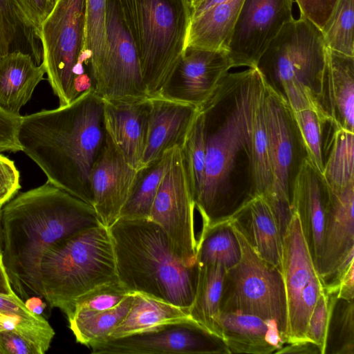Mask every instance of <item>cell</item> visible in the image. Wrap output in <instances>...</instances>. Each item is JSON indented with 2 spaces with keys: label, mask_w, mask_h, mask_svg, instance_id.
I'll return each instance as SVG.
<instances>
[{
  "label": "cell",
  "mask_w": 354,
  "mask_h": 354,
  "mask_svg": "<svg viewBox=\"0 0 354 354\" xmlns=\"http://www.w3.org/2000/svg\"><path fill=\"white\" fill-rule=\"evenodd\" d=\"M118 281L109 229L103 225L62 239L46 252L40 267L43 299L66 316L73 301L91 289Z\"/></svg>",
  "instance_id": "cell-6"
},
{
  "label": "cell",
  "mask_w": 354,
  "mask_h": 354,
  "mask_svg": "<svg viewBox=\"0 0 354 354\" xmlns=\"http://www.w3.org/2000/svg\"><path fill=\"white\" fill-rule=\"evenodd\" d=\"M172 149L137 170L120 218H149L158 189L170 162Z\"/></svg>",
  "instance_id": "cell-28"
},
{
  "label": "cell",
  "mask_w": 354,
  "mask_h": 354,
  "mask_svg": "<svg viewBox=\"0 0 354 354\" xmlns=\"http://www.w3.org/2000/svg\"><path fill=\"white\" fill-rule=\"evenodd\" d=\"M234 229L241 256L236 265L225 271L220 311L274 320L287 343L288 306L282 272L262 259Z\"/></svg>",
  "instance_id": "cell-8"
},
{
  "label": "cell",
  "mask_w": 354,
  "mask_h": 354,
  "mask_svg": "<svg viewBox=\"0 0 354 354\" xmlns=\"http://www.w3.org/2000/svg\"><path fill=\"white\" fill-rule=\"evenodd\" d=\"M195 208L182 151L176 147L158 189L149 219L164 230L174 254L186 266L197 264Z\"/></svg>",
  "instance_id": "cell-12"
},
{
  "label": "cell",
  "mask_w": 354,
  "mask_h": 354,
  "mask_svg": "<svg viewBox=\"0 0 354 354\" xmlns=\"http://www.w3.org/2000/svg\"><path fill=\"white\" fill-rule=\"evenodd\" d=\"M109 229L122 286L129 293L141 292L189 308L198 264L186 266L176 257L160 225L149 218L120 217Z\"/></svg>",
  "instance_id": "cell-4"
},
{
  "label": "cell",
  "mask_w": 354,
  "mask_h": 354,
  "mask_svg": "<svg viewBox=\"0 0 354 354\" xmlns=\"http://www.w3.org/2000/svg\"><path fill=\"white\" fill-rule=\"evenodd\" d=\"M150 109L143 166L167 151L181 147L199 113V108L159 95L149 97Z\"/></svg>",
  "instance_id": "cell-21"
},
{
  "label": "cell",
  "mask_w": 354,
  "mask_h": 354,
  "mask_svg": "<svg viewBox=\"0 0 354 354\" xmlns=\"http://www.w3.org/2000/svg\"><path fill=\"white\" fill-rule=\"evenodd\" d=\"M20 188L19 172L15 162L0 153V208L12 199Z\"/></svg>",
  "instance_id": "cell-46"
},
{
  "label": "cell",
  "mask_w": 354,
  "mask_h": 354,
  "mask_svg": "<svg viewBox=\"0 0 354 354\" xmlns=\"http://www.w3.org/2000/svg\"><path fill=\"white\" fill-rule=\"evenodd\" d=\"M0 315L15 318L32 326L46 327L50 324L41 315L31 312L25 302L15 293H0Z\"/></svg>",
  "instance_id": "cell-42"
},
{
  "label": "cell",
  "mask_w": 354,
  "mask_h": 354,
  "mask_svg": "<svg viewBox=\"0 0 354 354\" xmlns=\"http://www.w3.org/2000/svg\"><path fill=\"white\" fill-rule=\"evenodd\" d=\"M322 174L333 191L354 185V132L335 129Z\"/></svg>",
  "instance_id": "cell-33"
},
{
  "label": "cell",
  "mask_w": 354,
  "mask_h": 354,
  "mask_svg": "<svg viewBox=\"0 0 354 354\" xmlns=\"http://www.w3.org/2000/svg\"><path fill=\"white\" fill-rule=\"evenodd\" d=\"M354 0H340L329 21L322 30L326 47L354 57Z\"/></svg>",
  "instance_id": "cell-38"
},
{
  "label": "cell",
  "mask_w": 354,
  "mask_h": 354,
  "mask_svg": "<svg viewBox=\"0 0 354 354\" xmlns=\"http://www.w3.org/2000/svg\"><path fill=\"white\" fill-rule=\"evenodd\" d=\"M265 87L257 67L228 72L199 110L203 117L205 177L195 203L201 233L230 220L259 196L251 149V128L257 100Z\"/></svg>",
  "instance_id": "cell-1"
},
{
  "label": "cell",
  "mask_w": 354,
  "mask_h": 354,
  "mask_svg": "<svg viewBox=\"0 0 354 354\" xmlns=\"http://www.w3.org/2000/svg\"><path fill=\"white\" fill-rule=\"evenodd\" d=\"M326 294L329 317L324 354H354V299Z\"/></svg>",
  "instance_id": "cell-34"
},
{
  "label": "cell",
  "mask_w": 354,
  "mask_h": 354,
  "mask_svg": "<svg viewBox=\"0 0 354 354\" xmlns=\"http://www.w3.org/2000/svg\"><path fill=\"white\" fill-rule=\"evenodd\" d=\"M225 1L227 0H201L192 8V19L198 17L212 7Z\"/></svg>",
  "instance_id": "cell-49"
},
{
  "label": "cell",
  "mask_w": 354,
  "mask_h": 354,
  "mask_svg": "<svg viewBox=\"0 0 354 354\" xmlns=\"http://www.w3.org/2000/svg\"><path fill=\"white\" fill-rule=\"evenodd\" d=\"M21 26V32L31 48L35 62L41 61V25L53 6L48 0H12Z\"/></svg>",
  "instance_id": "cell-39"
},
{
  "label": "cell",
  "mask_w": 354,
  "mask_h": 354,
  "mask_svg": "<svg viewBox=\"0 0 354 354\" xmlns=\"http://www.w3.org/2000/svg\"><path fill=\"white\" fill-rule=\"evenodd\" d=\"M353 205L354 185L339 191L331 190L321 248L315 264L321 281L353 259Z\"/></svg>",
  "instance_id": "cell-18"
},
{
  "label": "cell",
  "mask_w": 354,
  "mask_h": 354,
  "mask_svg": "<svg viewBox=\"0 0 354 354\" xmlns=\"http://www.w3.org/2000/svg\"><path fill=\"white\" fill-rule=\"evenodd\" d=\"M330 200V187L322 173L308 158L295 183L292 207L299 216L314 264L319 253Z\"/></svg>",
  "instance_id": "cell-19"
},
{
  "label": "cell",
  "mask_w": 354,
  "mask_h": 354,
  "mask_svg": "<svg viewBox=\"0 0 354 354\" xmlns=\"http://www.w3.org/2000/svg\"><path fill=\"white\" fill-rule=\"evenodd\" d=\"M214 326L230 354L276 353L286 344L274 320L250 314L220 311L214 318Z\"/></svg>",
  "instance_id": "cell-23"
},
{
  "label": "cell",
  "mask_w": 354,
  "mask_h": 354,
  "mask_svg": "<svg viewBox=\"0 0 354 354\" xmlns=\"http://www.w3.org/2000/svg\"><path fill=\"white\" fill-rule=\"evenodd\" d=\"M106 53L92 78L93 91L103 100L149 97L142 80L137 49L120 0H106Z\"/></svg>",
  "instance_id": "cell-11"
},
{
  "label": "cell",
  "mask_w": 354,
  "mask_h": 354,
  "mask_svg": "<svg viewBox=\"0 0 354 354\" xmlns=\"http://www.w3.org/2000/svg\"><path fill=\"white\" fill-rule=\"evenodd\" d=\"M300 16L306 18L321 31L331 18L340 0H295Z\"/></svg>",
  "instance_id": "cell-44"
},
{
  "label": "cell",
  "mask_w": 354,
  "mask_h": 354,
  "mask_svg": "<svg viewBox=\"0 0 354 354\" xmlns=\"http://www.w3.org/2000/svg\"><path fill=\"white\" fill-rule=\"evenodd\" d=\"M13 292H15L12 289L8 274L3 263L2 251H0V293L11 294Z\"/></svg>",
  "instance_id": "cell-50"
},
{
  "label": "cell",
  "mask_w": 354,
  "mask_h": 354,
  "mask_svg": "<svg viewBox=\"0 0 354 354\" xmlns=\"http://www.w3.org/2000/svg\"><path fill=\"white\" fill-rule=\"evenodd\" d=\"M318 104L323 118L354 132V57L327 48Z\"/></svg>",
  "instance_id": "cell-22"
},
{
  "label": "cell",
  "mask_w": 354,
  "mask_h": 354,
  "mask_svg": "<svg viewBox=\"0 0 354 354\" xmlns=\"http://www.w3.org/2000/svg\"><path fill=\"white\" fill-rule=\"evenodd\" d=\"M129 294L118 281L100 285L77 298L72 304L66 317L81 310L111 309L120 304Z\"/></svg>",
  "instance_id": "cell-40"
},
{
  "label": "cell",
  "mask_w": 354,
  "mask_h": 354,
  "mask_svg": "<svg viewBox=\"0 0 354 354\" xmlns=\"http://www.w3.org/2000/svg\"><path fill=\"white\" fill-rule=\"evenodd\" d=\"M252 166L258 195L266 194L273 182L271 141L266 104V86L256 104L251 128Z\"/></svg>",
  "instance_id": "cell-29"
},
{
  "label": "cell",
  "mask_w": 354,
  "mask_h": 354,
  "mask_svg": "<svg viewBox=\"0 0 354 354\" xmlns=\"http://www.w3.org/2000/svg\"><path fill=\"white\" fill-rule=\"evenodd\" d=\"M281 272L288 306V342L304 294L321 281L295 212L283 235Z\"/></svg>",
  "instance_id": "cell-20"
},
{
  "label": "cell",
  "mask_w": 354,
  "mask_h": 354,
  "mask_svg": "<svg viewBox=\"0 0 354 354\" xmlns=\"http://www.w3.org/2000/svg\"><path fill=\"white\" fill-rule=\"evenodd\" d=\"M48 1L54 6L56 0H48Z\"/></svg>",
  "instance_id": "cell-54"
},
{
  "label": "cell",
  "mask_w": 354,
  "mask_h": 354,
  "mask_svg": "<svg viewBox=\"0 0 354 354\" xmlns=\"http://www.w3.org/2000/svg\"><path fill=\"white\" fill-rule=\"evenodd\" d=\"M266 104L273 182L270 190L262 196L283 236L295 212V183L303 164L309 158L292 109L267 86Z\"/></svg>",
  "instance_id": "cell-10"
},
{
  "label": "cell",
  "mask_w": 354,
  "mask_h": 354,
  "mask_svg": "<svg viewBox=\"0 0 354 354\" xmlns=\"http://www.w3.org/2000/svg\"><path fill=\"white\" fill-rule=\"evenodd\" d=\"M102 225L92 205L47 182L2 208V259L12 289L24 301L43 299L41 260L58 241Z\"/></svg>",
  "instance_id": "cell-2"
},
{
  "label": "cell",
  "mask_w": 354,
  "mask_h": 354,
  "mask_svg": "<svg viewBox=\"0 0 354 354\" xmlns=\"http://www.w3.org/2000/svg\"><path fill=\"white\" fill-rule=\"evenodd\" d=\"M197 264L196 289L189 307V315L192 319L216 334L214 318L220 312L226 269L218 264Z\"/></svg>",
  "instance_id": "cell-30"
},
{
  "label": "cell",
  "mask_w": 354,
  "mask_h": 354,
  "mask_svg": "<svg viewBox=\"0 0 354 354\" xmlns=\"http://www.w3.org/2000/svg\"><path fill=\"white\" fill-rule=\"evenodd\" d=\"M328 317V301L324 290L313 309L306 331V339L318 345L322 349V354L324 353Z\"/></svg>",
  "instance_id": "cell-41"
},
{
  "label": "cell",
  "mask_w": 354,
  "mask_h": 354,
  "mask_svg": "<svg viewBox=\"0 0 354 354\" xmlns=\"http://www.w3.org/2000/svg\"><path fill=\"white\" fill-rule=\"evenodd\" d=\"M44 73L43 64L28 53L13 50L0 57V107L19 115Z\"/></svg>",
  "instance_id": "cell-25"
},
{
  "label": "cell",
  "mask_w": 354,
  "mask_h": 354,
  "mask_svg": "<svg viewBox=\"0 0 354 354\" xmlns=\"http://www.w3.org/2000/svg\"><path fill=\"white\" fill-rule=\"evenodd\" d=\"M21 117L0 107V152L22 151L19 141Z\"/></svg>",
  "instance_id": "cell-45"
},
{
  "label": "cell",
  "mask_w": 354,
  "mask_h": 354,
  "mask_svg": "<svg viewBox=\"0 0 354 354\" xmlns=\"http://www.w3.org/2000/svg\"><path fill=\"white\" fill-rule=\"evenodd\" d=\"M232 68L225 50L186 46L157 95L199 108Z\"/></svg>",
  "instance_id": "cell-15"
},
{
  "label": "cell",
  "mask_w": 354,
  "mask_h": 354,
  "mask_svg": "<svg viewBox=\"0 0 354 354\" xmlns=\"http://www.w3.org/2000/svg\"><path fill=\"white\" fill-rule=\"evenodd\" d=\"M136 172L106 133L105 143L90 176L92 206L105 227H109L120 218Z\"/></svg>",
  "instance_id": "cell-16"
},
{
  "label": "cell",
  "mask_w": 354,
  "mask_h": 354,
  "mask_svg": "<svg viewBox=\"0 0 354 354\" xmlns=\"http://www.w3.org/2000/svg\"><path fill=\"white\" fill-rule=\"evenodd\" d=\"M106 0H86L84 56L91 80L97 73L106 53Z\"/></svg>",
  "instance_id": "cell-36"
},
{
  "label": "cell",
  "mask_w": 354,
  "mask_h": 354,
  "mask_svg": "<svg viewBox=\"0 0 354 354\" xmlns=\"http://www.w3.org/2000/svg\"><path fill=\"white\" fill-rule=\"evenodd\" d=\"M149 97L157 95L183 54L192 21L189 0H120Z\"/></svg>",
  "instance_id": "cell-7"
},
{
  "label": "cell",
  "mask_w": 354,
  "mask_h": 354,
  "mask_svg": "<svg viewBox=\"0 0 354 354\" xmlns=\"http://www.w3.org/2000/svg\"><path fill=\"white\" fill-rule=\"evenodd\" d=\"M103 100V99H102ZM106 132L124 160L133 169L143 167L147 141L149 97L103 100Z\"/></svg>",
  "instance_id": "cell-17"
},
{
  "label": "cell",
  "mask_w": 354,
  "mask_h": 354,
  "mask_svg": "<svg viewBox=\"0 0 354 354\" xmlns=\"http://www.w3.org/2000/svg\"><path fill=\"white\" fill-rule=\"evenodd\" d=\"M86 0H56L41 25V60L59 106L78 97L76 80L84 75Z\"/></svg>",
  "instance_id": "cell-9"
},
{
  "label": "cell",
  "mask_w": 354,
  "mask_h": 354,
  "mask_svg": "<svg viewBox=\"0 0 354 354\" xmlns=\"http://www.w3.org/2000/svg\"><path fill=\"white\" fill-rule=\"evenodd\" d=\"M0 354H38L37 350L18 333L0 328Z\"/></svg>",
  "instance_id": "cell-47"
},
{
  "label": "cell",
  "mask_w": 354,
  "mask_h": 354,
  "mask_svg": "<svg viewBox=\"0 0 354 354\" xmlns=\"http://www.w3.org/2000/svg\"><path fill=\"white\" fill-rule=\"evenodd\" d=\"M1 212L2 208H0V251H2Z\"/></svg>",
  "instance_id": "cell-52"
},
{
  "label": "cell",
  "mask_w": 354,
  "mask_h": 354,
  "mask_svg": "<svg viewBox=\"0 0 354 354\" xmlns=\"http://www.w3.org/2000/svg\"><path fill=\"white\" fill-rule=\"evenodd\" d=\"M292 0H243L227 48L233 68L256 67L283 27L292 20Z\"/></svg>",
  "instance_id": "cell-14"
},
{
  "label": "cell",
  "mask_w": 354,
  "mask_h": 354,
  "mask_svg": "<svg viewBox=\"0 0 354 354\" xmlns=\"http://www.w3.org/2000/svg\"><path fill=\"white\" fill-rule=\"evenodd\" d=\"M293 114L310 160L323 173L327 149L336 127L313 109L293 111Z\"/></svg>",
  "instance_id": "cell-35"
},
{
  "label": "cell",
  "mask_w": 354,
  "mask_h": 354,
  "mask_svg": "<svg viewBox=\"0 0 354 354\" xmlns=\"http://www.w3.org/2000/svg\"><path fill=\"white\" fill-rule=\"evenodd\" d=\"M326 55L322 32L300 16L283 27L256 67L266 86L292 111L310 109L321 115L318 100Z\"/></svg>",
  "instance_id": "cell-5"
},
{
  "label": "cell",
  "mask_w": 354,
  "mask_h": 354,
  "mask_svg": "<svg viewBox=\"0 0 354 354\" xmlns=\"http://www.w3.org/2000/svg\"><path fill=\"white\" fill-rule=\"evenodd\" d=\"M277 353L322 354V351L321 348L314 342L304 339L287 343L279 348Z\"/></svg>",
  "instance_id": "cell-48"
},
{
  "label": "cell",
  "mask_w": 354,
  "mask_h": 354,
  "mask_svg": "<svg viewBox=\"0 0 354 354\" xmlns=\"http://www.w3.org/2000/svg\"><path fill=\"white\" fill-rule=\"evenodd\" d=\"M230 221L262 259L281 271L283 236L262 195L250 201Z\"/></svg>",
  "instance_id": "cell-24"
},
{
  "label": "cell",
  "mask_w": 354,
  "mask_h": 354,
  "mask_svg": "<svg viewBox=\"0 0 354 354\" xmlns=\"http://www.w3.org/2000/svg\"><path fill=\"white\" fill-rule=\"evenodd\" d=\"M106 138L104 102L93 89L68 105L21 117L19 141L48 181L92 205L90 176Z\"/></svg>",
  "instance_id": "cell-3"
},
{
  "label": "cell",
  "mask_w": 354,
  "mask_h": 354,
  "mask_svg": "<svg viewBox=\"0 0 354 354\" xmlns=\"http://www.w3.org/2000/svg\"><path fill=\"white\" fill-rule=\"evenodd\" d=\"M20 31L21 26L12 0H0V57L12 51Z\"/></svg>",
  "instance_id": "cell-43"
},
{
  "label": "cell",
  "mask_w": 354,
  "mask_h": 354,
  "mask_svg": "<svg viewBox=\"0 0 354 354\" xmlns=\"http://www.w3.org/2000/svg\"><path fill=\"white\" fill-rule=\"evenodd\" d=\"M194 203L199 198L205 177V140L203 117L199 113L180 147Z\"/></svg>",
  "instance_id": "cell-37"
},
{
  "label": "cell",
  "mask_w": 354,
  "mask_h": 354,
  "mask_svg": "<svg viewBox=\"0 0 354 354\" xmlns=\"http://www.w3.org/2000/svg\"><path fill=\"white\" fill-rule=\"evenodd\" d=\"M131 308L122 322L109 337H120L136 333L153 326L190 317L189 308L141 293L133 292Z\"/></svg>",
  "instance_id": "cell-27"
},
{
  "label": "cell",
  "mask_w": 354,
  "mask_h": 354,
  "mask_svg": "<svg viewBox=\"0 0 354 354\" xmlns=\"http://www.w3.org/2000/svg\"><path fill=\"white\" fill-rule=\"evenodd\" d=\"M201 0H189L192 8L194 7Z\"/></svg>",
  "instance_id": "cell-53"
},
{
  "label": "cell",
  "mask_w": 354,
  "mask_h": 354,
  "mask_svg": "<svg viewBox=\"0 0 354 354\" xmlns=\"http://www.w3.org/2000/svg\"><path fill=\"white\" fill-rule=\"evenodd\" d=\"M41 299V298L39 297H31L27 299L24 302L29 310L36 314L41 315L45 307V303H44Z\"/></svg>",
  "instance_id": "cell-51"
},
{
  "label": "cell",
  "mask_w": 354,
  "mask_h": 354,
  "mask_svg": "<svg viewBox=\"0 0 354 354\" xmlns=\"http://www.w3.org/2000/svg\"><path fill=\"white\" fill-rule=\"evenodd\" d=\"M243 0H227L192 19L186 46L225 50Z\"/></svg>",
  "instance_id": "cell-26"
},
{
  "label": "cell",
  "mask_w": 354,
  "mask_h": 354,
  "mask_svg": "<svg viewBox=\"0 0 354 354\" xmlns=\"http://www.w3.org/2000/svg\"><path fill=\"white\" fill-rule=\"evenodd\" d=\"M241 256L240 243L230 220L200 233L197 239V263L218 264L227 270L239 263Z\"/></svg>",
  "instance_id": "cell-32"
},
{
  "label": "cell",
  "mask_w": 354,
  "mask_h": 354,
  "mask_svg": "<svg viewBox=\"0 0 354 354\" xmlns=\"http://www.w3.org/2000/svg\"><path fill=\"white\" fill-rule=\"evenodd\" d=\"M93 354H230L224 340L191 317L91 342Z\"/></svg>",
  "instance_id": "cell-13"
},
{
  "label": "cell",
  "mask_w": 354,
  "mask_h": 354,
  "mask_svg": "<svg viewBox=\"0 0 354 354\" xmlns=\"http://www.w3.org/2000/svg\"><path fill=\"white\" fill-rule=\"evenodd\" d=\"M132 301L133 295L130 293L111 309L74 312L67 319L76 342L88 347L91 342L109 336L127 316Z\"/></svg>",
  "instance_id": "cell-31"
}]
</instances>
